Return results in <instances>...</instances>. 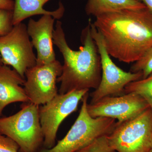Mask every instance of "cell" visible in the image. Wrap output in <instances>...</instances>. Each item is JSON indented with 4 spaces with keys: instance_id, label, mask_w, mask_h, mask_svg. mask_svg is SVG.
<instances>
[{
    "instance_id": "20",
    "label": "cell",
    "mask_w": 152,
    "mask_h": 152,
    "mask_svg": "<svg viewBox=\"0 0 152 152\" xmlns=\"http://www.w3.org/2000/svg\"><path fill=\"white\" fill-rule=\"evenodd\" d=\"M15 5L13 0H0V9L13 11Z\"/></svg>"
},
{
    "instance_id": "10",
    "label": "cell",
    "mask_w": 152,
    "mask_h": 152,
    "mask_svg": "<svg viewBox=\"0 0 152 152\" xmlns=\"http://www.w3.org/2000/svg\"><path fill=\"white\" fill-rule=\"evenodd\" d=\"M150 107L140 95L130 93L105 97L94 104H88L87 110L94 118L106 117L123 122L138 115Z\"/></svg>"
},
{
    "instance_id": "21",
    "label": "cell",
    "mask_w": 152,
    "mask_h": 152,
    "mask_svg": "<svg viewBox=\"0 0 152 152\" xmlns=\"http://www.w3.org/2000/svg\"><path fill=\"white\" fill-rule=\"evenodd\" d=\"M142 3L152 11V0H137Z\"/></svg>"
},
{
    "instance_id": "9",
    "label": "cell",
    "mask_w": 152,
    "mask_h": 152,
    "mask_svg": "<svg viewBox=\"0 0 152 152\" xmlns=\"http://www.w3.org/2000/svg\"><path fill=\"white\" fill-rule=\"evenodd\" d=\"M62 72V65L57 60L28 69L23 86L29 102L39 106L55 97L58 92L57 80Z\"/></svg>"
},
{
    "instance_id": "11",
    "label": "cell",
    "mask_w": 152,
    "mask_h": 152,
    "mask_svg": "<svg viewBox=\"0 0 152 152\" xmlns=\"http://www.w3.org/2000/svg\"><path fill=\"white\" fill-rule=\"evenodd\" d=\"M55 19L50 15H43L38 20L31 18L27 31L33 47L37 51V64H43L56 60L53 34Z\"/></svg>"
},
{
    "instance_id": "14",
    "label": "cell",
    "mask_w": 152,
    "mask_h": 152,
    "mask_svg": "<svg viewBox=\"0 0 152 152\" xmlns=\"http://www.w3.org/2000/svg\"><path fill=\"white\" fill-rule=\"evenodd\" d=\"M137 0H87L85 11L95 17L106 13L125 9L138 10L146 7Z\"/></svg>"
},
{
    "instance_id": "3",
    "label": "cell",
    "mask_w": 152,
    "mask_h": 152,
    "mask_svg": "<svg viewBox=\"0 0 152 152\" xmlns=\"http://www.w3.org/2000/svg\"><path fill=\"white\" fill-rule=\"evenodd\" d=\"M88 93L82 99L80 113L64 137L50 149H41L38 152H76L95 140L108 136L116 124V120L106 117L92 118L87 110Z\"/></svg>"
},
{
    "instance_id": "24",
    "label": "cell",
    "mask_w": 152,
    "mask_h": 152,
    "mask_svg": "<svg viewBox=\"0 0 152 152\" xmlns=\"http://www.w3.org/2000/svg\"></svg>"
},
{
    "instance_id": "18",
    "label": "cell",
    "mask_w": 152,
    "mask_h": 152,
    "mask_svg": "<svg viewBox=\"0 0 152 152\" xmlns=\"http://www.w3.org/2000/svg\"><path fill=\"white\" fill-rule=\"evenodd\" d=\"M13 26V11L0 9V36L5 35Z\"/></svg>"
},
{
    "instance_id": "5",
    "label": "cell",
    "mask_w": 152,
    "mask_h": 152,
    "mask_svg": "<svg viewBox=\"0 0 152 152\" xmlns=\"http://www.w3.org/2000/svg\"><path fill=\"white\" fill-rule=\"evenodd\" d=\"M107 139L115 151L149 152L152 142L151 109L149 108L130 119L117 122Z\"/></svg>"
},
{
    "instance_id": "4",
    "label": "cell",
    "mask_w": 152,
    "mask_h": 152,
    "mask_svg": "<svg viewBox=\"0 0 152 152\" xmlns=\"http://www.w3.org/2000/svg\"><path fill=\"white\" fill-rule=\"evenodd\" d=\"M39 107L31 103H25L16 113L0 118V134L16 142L20 152H38L43 145Z\"/></svg>"
},
{
    "instance_id": "12",
    "label": "cell",
    "mask_w": 152,
    "mask_h": 152,
    "mask_svg": "<svg viewBox=\"0 0 152 152\" xmlns=\"http://www.w3.org/2000/svg\"><path fill=\"white\" fill-rule=\"evenodd\" d=\"M25 79L8 66H0V115L4 109L15 102H29L23 86Z\"/></svg>"
},
{
    "instance_id": "2",
    "label": "cell",
    "mask_w": 152,
    "mask_h": 152,
    "mask_svg": "<svg viewBox=\"0 0 152 152\" xmlns=\"http://www.w3.org/2000/svg\"><path fill=\"white\" fill-rule=\"evenodd\" d=\"M91 20L82 31L83 46L74 50L67 42L62 22L56 23L53 43L64 58L62 72L57 82L61 83L58 92L64 94L72 90L96 89L102 78L101 58L91 31Z\"/></svg>"
},
{
    "instance_id": "13",
    "label": "cell",
    "mask_w": 152,
    "mask_h": 152,
    "mask_svg": "<svg viewBox=\"0 0 152 152\" xmlns=\"http://www.w3.org/2000/svg\"><path fill=\"white\" fill-rule=\"evenodd\" d=\"M50 0H15L13 10L14 26L22 23L25 19L36 15H50L59 20L64 16L65 8L60 2L59 7L53 11L46 10L43 8L45 4Z\"/></svg>"
},
{
    "instance_id": "8",
    "label": "cell",
    "mask_w": 152,
    "mask_h": 152,
    "mask_svg": "<svg viewBox=\"0 0 152 152\" xmlns=\"http://www.w3.org/2000/svg\"><path fill=\"white\" fill-rule=\"evenodd\" d=\"M23 23L14 26L10 32L0 36V54L3 65L11 66L22 77L28 69L37 64V57Z\"/></svg>"
},
{
    "instance_id": "17",
    "label": "cell",
    "mask_w": 152,
    "mask_h": 152,
    "mask_svg": "<svg viewBox=\"0 0 152 152\" xmlns=\"http://www.w3.org/2000/svg\"><path fill=\"white\" fill-rule=\"evenodd\" d=\"M76 152H115L109 146L107 136L95 140L87 146Z\"/></svg>"
},
{
    "instance_id": "23",
    "label": "cell",
    "mask_w": 152,
    "mask_h": 152,
    "mask_svg": "<svg viewBox=\"0 0 152 152\" xmlns=\"http://www.w3.org/2000/svg\"><path fill=\"white\" fill-rule=\"evenodd\" d=\"M149 152H152V142L151 146V149H150Z\"/></svg>"
},
{
    "instance_id": "16",
    "label": "cell",
    "mask_w": 152,
    "mask_h": 152,
    "mask_svg": "<svg viewBox=\"0 0 152 152\" xmlns=\"http://www.w3.org/2000/svg\"><path fill=\"white\" fill-rule=\"evenodd\" d=\"M130 72L132 73L141 72L142 79L148 77L152 72V48L145 53L140 59L134 63Z\"/></svg>"
},
{
    "instance_id": "22",
    "label": "cell",
    "mask_w": 152,
    "mask_h": 152,
    "mask_svg": "<svg viewBox=\"0 0 152 152\" xmlns=\"http://www.w3.org/2000/svg\"><path fill=\"white\" fill-rule=\"evenodd\" d=\"M2 65H3L1 59V58H0V66Z\"/></svg>"
},
{
    "instance_id": "6",
    "label": "cell",
    "mask_w": 152,
    "mask_h": 152,
    "mask_svg": "<svg viewBox=\"0 0 152 152\" xmlns=\"http://www.w3.org/2000/svg\"><path fill=\"white\" fill-rule=\"evenodd\" d=\"M91 31L101 58L102 78L99 86L91 93L90 104H94L102 98L125 94V88L132 82L142 78V73L126 72L118 67L112 61L107 51L103 38L91 22Z\"/></svg>"
},
{
    "instance_id": "15",
    "label": "cell",
    "mask_w": 152,
    "mask_h": 152,
    "mask_svg": "<svg viewBox=\"0 0 152 152\" xmlns=\"http://www.w3.org/2000/svg\"><path fill=\"white\" fill-rule=\"evenodd\" d=\"M125 93L140 95L145 100L152 110V72L145 78L128 84L125 87Z\"/></svg>"
},
{
    "instance_id": "7",
    "label": "cell",
    "mask_w": 152,
    "mask_h": 152,
    "mask_svg": "<svg viewBox=\"0 0 152 152\" xmlns=\"http://www.w3.org/2000/svg\"><path fill=\"white\" fill-rule=\"evenodd\" d=\"M89 90H72L58 94L39 107V116L44 135V148L54 146L59 127L67 117L77 110L79 103Z\"/></svg>"
},
{
    "instance_id": "19",
    "label": "cell",
    "mask_w": 152,
    "mask_h": 152,
    "mask_svg": "<svg viewBox=\"0 0 152 152\" xmlns=\"http://www.w3.org/2000/svg\"><path fill=\"white\" fill-rule=\"evenodd\" d=\"M20 147L12 140L0 134V152H20Z\"/></svg>"
},
{
    "instance_id": "1",
    "label": "cell",
    "mask_w": 152,
    "mask_h": 152,
    "mask_svg": "<svg viewBox=\"0 0 152 152\" xmlns=\"http://www.w3.org/2000/svg\"><path fill=\"white\" fill-rule=\"evenodd\" d=\"M109 55L120 61L134 63L152 48V11L148 7L125 9L96 17Z\"/></svg>"
}]
</instances>
